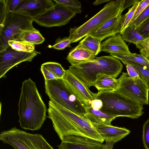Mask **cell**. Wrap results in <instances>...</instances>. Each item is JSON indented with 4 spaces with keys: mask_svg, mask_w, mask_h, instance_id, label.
Wrapping results in <instances>:
<instances>
[{
    "mask_svg": "<svg viewBox=\"0 0 149 149\" xmlns=\"http://www.w3.org/2000/svg\"><path fill=\"white\" fill-rule=\"evenodd\" d=\"M79 43L93 53L95 56L101 52V42L91 35L85 37Z\"/></svg>",
    "mask_w": 149,
    "mask_h": 149,
    "instance_id": "obj_24",
    "label": "cell"
},
{
    "mask_svg": "<svg viewBox=\"0 0 149 149\" xmlns=\"http://www.w3.org/2000/svg\"><path fill=\"white\" fill-rule=\"evenodd\" d=\"M97 132L105 141H111L116 143L129 134L130 131L125 128L102 124L93 125Z\"/></svg>",
    "mask_w": 149,
    "mask_h": 149,
    "instance_id": "obj_17",
    "label": "cell"
},
{
    "mask_svg": "<svg viewBox=\"0 0 149 149\" xmlns=\"http://www.w3.org/2000/svg\"><path fill=\"white\" fill-rule=\"evenodd\" d=\"M125 65L129 64L134 67L139 72L140 78L149 90V70L146 67L136 62L128 61H121Z\"/></svg>",
    "mask_w": 149,
    "mask_h": 149,
    "instance_id": "obj_25",
    "label": "cell"
},
{
    "mask_svg": "<svg viewBox=\"0 0 149 149\" xmlns=\"http://www.w3.org/2000/svg\"><path fill=\"white\" fill-rule=\"evenodd\" d=\"M18 103V122L26 130H37L42 127L47 116L46 105L30 78L23 82Z\"/></svg>",
    "mask_w": 149,
    "mask_h": 149,
    "instance_id": "obj_2",
    "label": "cell"
},
{
    "mask_svg": "<svg viewBox=\"0 0 149 149\" xmlns=\"http://www.w3.org/2000/svg\"><path fill=\"white\" fill-rule=\"evenodd\" d=\"M63 79L82 100L90 105L89 102L94 100V93L87 86L75 77L68 69L66 70Z\"/></svg>",
    "mask_w": 149,
    "mask_h": 149,
    "instance_id": "obj_15",
    "label": "cell"
},
{
    "mask_svg": "<svg viewBox=\"0 0 149 149\" xmlns=\"http://www.w3.org/2000/svg\"><path fill=\"white\" fill-rule=\"evenodd\" d=\"M8 43L9 46L16 51L31 53L35 51V45L23 42L10 40Z\"/></svg>",
    "mask_w": 149,
    "mask_h": 149,
    "instance_id": "obj_27",
    "label": "cell"
},
{
    "mask_svg": "<svg viewBox=\"0 0 149 149\" xmlns=\"http://www.w3.org/2000/svg\"><path fill=\"white\" fill-rule=\"evenodd\" d=\"M90 106L93 109L100 110L102 106V102L100 100L94 99L89 102Z\"/></svg>",
    "mask_w": 149,
    "mask_h": 149,
    "instance_id": "obj_40",
    "label": "cell"
},
{
    "mask_svg": "<svg viewBox=\"0 0 149 149\" xmlns=\"http://www.w3.org/2000/svg\"><path fill=\"white\" fill-rule=\"evenodd\" d=\"M149 5V0H142L137 8L129 25L133 23Z\"/></svg>",
    "mask_w": 149,
    "mask_h": 149,
    "instance_id": "obj_35",
    "label": "cell"
},
{
    "mask_svg": "<svg viewBox=\"0 0 149 149\" xmlns=\"http://www.w3.org/2000/svg\"><path fill=\"white\" fill-rule=\"evenodd\" d=\"M93 96L102 102L100 110L110 116L136 119L143 113V105L116 91H98Z\"/></svg>",
    "mask_w": 149,
    "mask_h": 149,
    "instance_id": "obj_4",
    "label": "cell"
},
{
    "mask_svg": "<svg viewBox=\"0 0 149 149\" xmlns=\"http://www.w3.org/2000/svg\"><path fill=\"white\" fill-rule=\"evenodd\" d=\"M135 45L136 48L140 50L141 54L149 58V39L147 38Z\"/></svg>",
    "mask_w": 149,
    "mask_h": 149,
    "instance_id": "obj_32",
    "label": "cell"
},
{
    "mask_svg": "<svg viewBox=\"0 0 149 149\" xmlns=\"http://www.w3.org/2000/svg\"><path fill=\"white\" fill-rule=\"evenodd\" d=\"M33 21L29 17L13 12L9 13L3 27L0 29V52L10 46L8 41L17 40L24 31H37L33 26Z\"/></svg>",
    "mask_w": 149,
    "mask_h": 149,
    "instance_id": "obj_8",
    "label": "cell"
},
{
    "mask_svg": "<svg viewBox=\"0 0 149 149\" xmlns=\"http://www.w3.org/2000/svg\"><path fill=\"white\" fill-rule=\"evenodd\" d=\"M119 84L118 79L100 74L97 75L93 86L96 88L98 91H114L118 88Z\"/></svg>",
    "mask_w": 149,
    "mask_h": 149,
    "instance_id": "obj_20",
    "label": "cell"
},
{
    "mask_svg": "<svg viewBox=\"0 0 149 149\" xmlns=\"http://www.w3.org/2000/svg\"><path fill=\"white\" fill-rule=\"evenodd\" d=\"M121 35L122 38L124 41L135 45L147 39L138 32L133 24L127 26Z\"/></svg>",
    "mask_w": 149,
    "mask_h": 149,
    "instance_id": "obj_22",
    "label": "cell"
},
{
    "mask_svg": "<svg viewBox=\"0 0 149 149\" xmlns=\"http://www.w3.org/2000/svg\"><path fill=\"white\" fill-rule=\"evenodd\" d=\"M138 0H125L123 7V10L132 5H133Z\"/></svg>",
    "mask_w": 149,
    "mask_h": 149,
    "instance_id": "obj_41",
    "label": "cell"
},
{
    "mask_svg": "<svg viewBox=\"0 0 149 149\" xmlns=\"http://www.w3.org/2000/svg\"><path fill=\"white\" fill-rule=\"evenodd\" d=\"M141 1L138 0L131 8L129 9L128 12L125 15H123L121 17L120 33L121 35L122 34L126 28L129 25L135 11Z\"/></svg>",
    "mask_w": 149,
    "mask_h": 149,
    "instance_id": "obj_26",
    "label": "cell"
},
{
    "mask_svg": "<svg viewBox=\"0 0 149 149\" xmlns=\"http://www.w3.org/2000/svg\"><path fill=\"white\" fill-rule=\"evenodd\" d=\"M48 118L52 121L54 129L61 140L70 135L87 138L102 143L104 140L93 125L84 116L68 110L56 102H49Z\"/></svg>",
    "mask_w": 149,
    "mask_h": 149,
    "instance_id": "obj_1",
    "label": "cell"
},
{
    "mask_svg": "<svg viewBox=\"0 0 149 149\" xmlns=\"http://www.w3.org/2000/svg\"><path fill=\"white\" fill-rule=\"evenodd\" d=\"M45 92L50 100L84 116L90 105L82 100L63 79L45 80Z\"/></svg>",
    "mask_w": 149,
    "mask_h": 149,
    "instance_id": "obj_5",
    "label": "cell"
},
{
    "mask_svg": "<svg viewBox=\"0 0 149 149\" xmlns=\"http://www.w3.org/2000/svg\"><path fill=\"white\" fill-rule=\"evenodd\" d=\"M121 13L107 20L90 35L101 42L106 38L120 33Z\"/></svg>",
    "mask_w": 149,
    "mask_h": 149,
    "instance_id": "obj_14",
    "label": "cell"
},
{
    "mask_svg": "<svg viewBox=\"0 0 149 149\" xmlns=\"http://www.w3.org/2000/svg\"><path fill=\"white\" fill-rule=\"evenodd\" d=\"M23 0H7L9 13L13 12Z\"/></svg>",
    "mask_w": 149,
    "mask_h": 149,
    "instance_id": "obj_38",
    "label": "cell"
},
{
    "mask_svg": "<svg viewBox=\"0 0 149 149\" xmlns=\"http://www.w3.org/2000/svg\"><path fill=\"white\" fill-rule=\"evenodd\" d=\"M124 1L125 0L111 1L84 24L78 27L71 28L68 37L71 43L78 41L90 35L107 20L122 13Z\"/></svg>",
    "mask_w": 149,
    "mask_h": 149,
    "instance_id": "obj_6",
    "label": "cell"
},
{
    "mask_svg": "<svg viewBox=\"0 0 149 149\" xmlns=\"http://www.w3.org/2000/svg\"><path fill=\"white\" fill-rule=\"evenodd\" d=\"M84 116L93 125L103 124L111 125V121L116 118L94 109L90 106L87 108L86 113Z\"/></svg>",
    "mask_w": 149,
    "mask_h": 149,
    "instance_id": "obj_19",
    "label": "cell"
},
{
    "mask_svg": "<svg viewBox=\"0 0 149 149\" xmlns=\"http://www.w3.org/2000/svg\"><path fill=\"white\" fill-rule=\"evenodd\" d=\"M136 29L143 36L149 39V19L145 21Z\"/></svg>",
    "mask_w": 149,
    "mask_h": 149,
    "instance_id": "obj_36",
    "label": "cell"
},
{
    "mask_svg": "<svg viewBox=\"0 0 149 149\" xmlns=\"http://www.w3.org/2000/svg\"><path fill=\"white\" fill-rule=\"evenodd\" d=\"M148 19H149V5L131 24H133L136 28H137L145 21Z\"/></svg>",
    "mask_w": 149,
    "mask_h": 149,
    "instance_id": "obj_33",
    "label": "cell"
},
{
    "mask_svg": "<svg viewBox=\"0 0 149 149\" xmlns=\"http://www.w3.org/2000/svg\"><path fill=\"white\" fill-rule=\"evenodd\" d=\"M115 143L113 141H106L103 149H112L113 146Z\"/></svg>",
    "mask_w": 149,
    "mask_h": 149,
    "instance_id": "obj_42",
    "label": "cell"
},
{
    "mask_svg": "<svg viewBox=\"0 0 149 149\" xmlns=\"http://www.w3.org/2000/svg\"><path fill=\"white\" fill-rule=\"evenodd\" d=\"M123 65L120 60L113 56L96 57L93 61L70 66L68 70L88 88L93 86L98 74L116 78L121 72Z\"/></svg>",
    "mask_w": 149,
    "mask_h": 149,
    "instance_id": "obj_3",
    "label": "cell"
},
{
    "mask_svg": "<svg viewBox=\"0 0 149 149\" xmlns=\"http://www.w3.org/2000/svg\"><path fill=\"white\" fill-rule=\"evenodd\" d=\"M57 3L62 4L71 9L75 10H81V4L77 0H53Z\"/></svg>",
    "mask_w": 149,
    "mask_h": 149,
    "instance_id": "obj_31",
    "label": "cell"
},
{
    "mask_svg": "<svg viewBox=\"0 0 149 149\" xmlns=\"http://www.w3.org/2000/svg\"><path fill=\"white\" fill-rule=\"evenodd\" d=\"M55 4L51 0H23L13 13L29 17L34 20L53 7Z\"/></svg>",
    "mask_w": 149,
    "mask_h": 149,
    "instance_id": "obj_12",
    "label": "cell"
},
{
    "mask_svg": "<svg viewBox=\"0 0 149 149\" xmlns=\"http://www.w3.org/2000/svg\"><path fill=\"white\" fill-rule=\"evenodd\" d=\"M81 11V10H73L62 4L56 3L53 7L37 16L33 20L41 26H60L68 23L77 14Z\"/></svg>",
    "mask_w": 149,
    "mask_h": 149,
    "instance_id": "obj_10",
    "label": "cell"
},
{
    "mask_svg": "<svg viewBox=\"0 0 149 149\" xmlns=\"http://www.w3.org/2000/svg\"><path fill=\"white\" fill-rule=\"evenodd\" d=\"M142 139L144 148L149 149V119L144 123L143 126Z\"/></svg>",
    "mask_w": 149,
    "mask_h": 149,
    "instance_id": "obj_34",
    "label": "cell"
},
{
    "mask_svg": "<svg viewBox=\"0 0 149 149\" xmlns=\"http://www.w3.org/2000/svg\"><path fill=\"white\" fill-rule=\"evenodd\" d=\"M118 79L119 86L114 91L141 104H148L149 90L140 78H132L123 72Z\"/></svg>",
    "mask_w": 149,
    "mask_h": 149,
    "instance_id": "obj_9",
    "label": "cell"
},
{
    "mask_svg": "<svg viewBox=\"0 0 149 149\" xmlns=\"http://www.w3.org/2000/svg\"><path fill=\"white\" fill-rule=\"evenodd\" d=\"M71 41L68 37L61 38L59 37L55 42V43L52 46H49L50 48L57 50H63L67 47H70Z\"/></svg>",
    "mask_w": 149,
    "mask_h": 149,
    "instance_id": "obj_29",
    "label": "cell"
},
{
    "mask_svg": "<svg viewBox=\"0 0 149 149\" xmlns=\"http://www.w3.org/2000/svg\"><path fill=\"white\" fill-rule=\"evenodd\" d=\"M42 65L52 72L58 79H63L65 74L66 70L58 63L49 62L45 63Z\"/></svg>",
    "mask_w": 149,
    "mask_h": 149,
    "instance_id": "obj_28",
    "label": "cell"
},
{
    "mask_svg": "<svg viewBox=\"0 0 149 149\" xmlns=\"http://www.w3.org/2000/svg\"><path fill=\"white\" fill-rule=\"evenodd\" d=\"M111 1L110 0H97L93 3L94 5L97 6L102 3Z\"/></svg>",
    "mask_w": 149,
    "mask_h": 149,
    "instance_id": "obj_43",
    "label": "cell"
},
{
    "mask_svg": "<svg viewBox=\"0 0 149 149\" xmlns=\"http://www.w3.org/2000/svg\"><path fill=\"white\" fill-rule=\"evenodd\" d=\"M100 51L110 54L132 55L120 34L112 36L101 43Z\"/></svg>",
    "mask_w": 149,
    "mask_h": 149,
    "instance_id": "obj_16",
    "label": "cell"
},
{
    "mask_svg": "<svg viewBox=\"0 0 149 149\" xmlns=\"http://www.w3.org/2000/svg\"><path fill=\"white\" fill-rule=\"evenodd\" d=\"M0 140L14 149H54L42 135L31 134L15 127L1 132Z\"/></svg>",
    "mask_w": 149,
    "mask_h": 149,
    "instance_id": "obj_7",
    "label": "cell"
},
{
    "mask_svg": "<svg viewBox=\"0 0 149 149\" xmlns=\"http://www.w3.org/2000/svg\"><path fill=\"white\" fill-rule=\"evenodd\" d=\"M40 70L43 75L45 80L58 79L52 72L42 65H41Z\"/></svg>",
    "mask_w": 149,
    "mask_h": 149,
    "instance_id": "obj_37",
    "label": "cell"
},
{
    "mask_svg": "<svg viewBox=\"0 0 149 149\" xmlns=\"http://www.w3.org/2000/svg\"><path fill=\"white\" fill-rule=\"evenodd\" d=\"M58 149H103L104 144L98 141L81 136L70 135L64 137Z\"/></svg>",
    "mask_w": 149,
    "mask_h": 149,
    "instance_id": "obj_13",
    "label": "cell"
},
{
    "mask_svg": "<svg viewBox=\"0 0 149 149\" xmlns=\"http://www.w3.org/2000/svg\"><path fill=\"white\" fill-rule=\"evenodd\" d=\"M45 40V38L37 30L36 31L28 30L24 31L16 41L35 45L42 44Z\"/></svg>",
    "mask_w": 149,
    "mask_h": 149,
    "instance_id": "obj_21",
    "label": "cell"
},
{
    "mask_svg": "<svg viewBox=\"0 0 149 149\" xmlns=\"http://www.w3.org/2000/svg\"><path fill=\"white\" fill-rule=\"evenodd\" d=\"M40 54L36 50L31 53L17 51L9 46L0 52V78H5L7 72L13 67L23 62H31Z\"/></svg>",
    "mask_w": 149,
    "mask_h": 149,
    "instance_id": "obj_11",
    "label": "cell"
},
{
    "mask_svg": "<svg viewBox=\"0 0 149 149\" xmlns=\"http://www.w3.org/2000/svg\"><path fill=\"white\" fill-rule=\"evenodd\" d=\"M8 13L7 0H0V29L3 27Z\"/></svg>",
    "mask_w": 149,
    "mask_h": 149,
    "instance_id": "obj_30",
    "label": "cell"
},
{
    "mask_svg": "<svg viewBox=\"0 0 149 149\" xmlns=\"http://www.w3.org/2000/svg\"><path fill=\"white\" fill-rule=\"evenodd\" d=\"M95 58V56L93 53L79 43L70 51L66 58L72 65L93 61Z\"/></svg>",
    "mask_w": 149,
    "mask_h": 149,
    "instance_id": "obj_18",
    "label": "cell"
},
{
    "mask_svg": "<svg viewBox=\"0 0 149 149\" xmlns=\"http://www.w3.org/2000/svg\"><path fill=\"white\" fill-rule=\"evenodd\" d=\"M110 54L121 61H128L136 62L146 67L149 70V59L141 54L132 53V55H130L115 54Z\"/></svg>",
    "mask_w": 149,
    "mask_h": 149,
    "instance_id": "obj_23",
    "label": "cell"
},
{
    "mask_svg": "<svg viewBox=\"0 0 149 149\" xmlns=\"http://www.w3.org/2000/svg\"><path fill=\"white\" fill-rule=\"evenodd\" d=\"M125 65L127 73L130 77L133 78H140L139 72L134 67L129 64Z\"/></svg>",
    "mask_w": 149,
    "mask_h": 149,
    "instance_id": "obj_39",
    "label": "cell"
}]
</instances>
